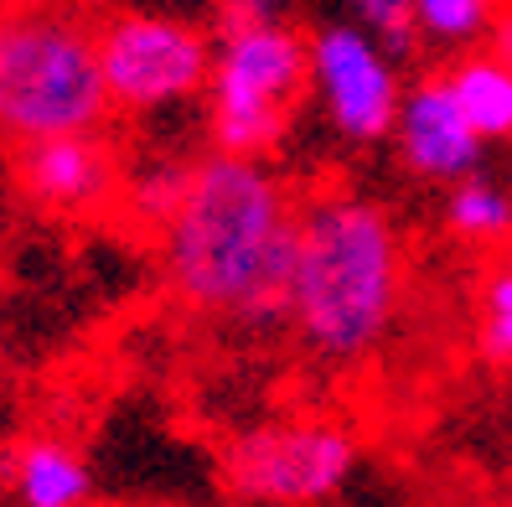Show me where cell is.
<instances>
[{
	"label": "cell",
	"instance_id": "5b68a950",
	"mask_svg": "<svg viewBox=\"0 0 512 507\" xmlns=\"http://www.w3.org/2000/svg\"><path fill=\"white\" fill-rule=\"evenodd\" d=\"M99 73L114 109L156 114L207 94L213 78V37L197 21L125 11L99 26Z\"/></svg>",
	"mask_w": 512,
	"mask_h": 507
},
{
	"label": "cell",
	"instance_id": "4fadbf2b",
	"mask_svg": "<svg viewBox=\"0 0 512 507\" xmlns=\"http://www.w3.org/2000/svg\"><path fill=\"white\" fill-rule=\"evenodd\" d=\"M409 6L419 37L445 52H466L471 42H481L497 16V0H409Z\"/></svg>",
	"mask_w": 512,
	"mask_h": 507
},
{
	"label": "cell",
	"instance_id": "8992f818",
	"mask_svg": "<svg viewBox=\"0 0 512 507\" xmlns=\"http://www.w3.org/2000/svg\"><path fill=\"white\" fill-rule=\"evenodd\" d=\"M357 440L326 420H285L238 435L223 456L228 487L264 507H316L347 487Z\"/></svg>",
	"mask_w": 512,
	"mask_h": 507
},
{
	"label": "cell",
	"instance_id": "9c48e42d",
	"mask_svg": "<svg viewBox=\"0 0 512 507\" xmlns=\"http://www.w3.org/2000/svg\"><path fill=\"white\" fill-rule=\"evenodd\" d=\"M16 182L26 187V197L42 207H99L114 187H119V161L99 140V130H78V135H47L21 145L16 161Z\"/></svg>",
	"mask_w": 512,
	"mask_h": 507
},
{
	"label": "cell",
	"instance_id": "ba28073f",
	"mask_svg": "<svg viewBox=\"0 0 512 507\" xmlns=\"http://www.w3.org/2000/svg\"><path fill=\"white\" fill-rule=\"evenodd\" d=\"M399 145V161L409 176L419 182H461V176L481 171V151H487V140L471 130V119L461 114L456 94H450L445 73L440 78H419L404 88L399 99V119H394V135Z\"/></svg>",
	"mask_w": 512,
	"mask_h": 507
},
{
	"label": "cell",
	"instance_id": "7c38bea8",
	"mask_svg": "<svg viewBox=\"0 0 512 507\" xmlns=\"http://www.w3.org/2000/svg\"><path fill=\"white\" fill-rule=\"evenodd\" d=\"M445 228L466 244H502L512 238V192L481 171L461 176L445 192Z\"/></svg>",
	"mask_w": 512,
	"mask_h": 507
},
{
	"label": "cell",
	"instance_id": "277c9868",
	"mask_svg": "<svg viewBox=\"0 0 512 507\" xmlns=\"http://www.w3.org/2000/svg\"><path fill=\"white\" fill-rule=\"evenodd\" d=\"M311 88L306 73V32L280 21H238L213 37V151L228 156H269L290 130L295 99Z\"/></svg>",
	"mask_w": 512,
	"mask_h": 507
},
{
	"label": "cell",
	"instance_id": "2e32d148",
	"mask_svg": "<svg viewBox=\"0 0 512 507\" xmlns=\"http://www.w3.org/2000/svg\"><path fill=\"white\" fill-rule=\"evenodd\" d=\"M290 0H218V26L238 21H280Z\"/></svg>",
	"mask_w": 512,
	"mask_h": 507
},
{
	"label": "cell",
	"instance_id": "3957f363",
	"mask_svg": "<svg viewBox=\"0 0 512 507\" xmlns=\"http://www.w3.org/2000/svg\"><path fill=\"white\" fill-rule=\"evenodd\" d=\"M109 109L88 11L73 0H0V140L99 130Z\"/></svg>",
	"mask_w": 512,
	"mask_h": 507
},
{
	"label": "cell",
	"instance_id": "e0dca14e",
	"mask_svg": "<svg viewBox=\"0 0 512 507\" xmlns=\"http://www.w3.org/2000/svg\"><path fill=\"white\" fill-rule=\"evenodd\" d=\"M481 342H487V357H497V363L512 368V311H487V332H481Z\"/></svg>",
	"mask_w": 512,
	"mask_h": 507
},
{
	"label": "cell",
	"instance_id": "7a4b0ae2",
	"mask_svg": "<svg viewBox=\"0 0 512 507\" xmlns=\"http://www.w3.org/2000/svg\"><path fill=\"white\" fill-rule=\"evenodd\" d=\"M404 306V233L363 192L300 202L285 321L321 363H363L383 347Z\"/></svg>",
	"mask_w": 512,
	"mask_h": 507
},
{
	"label": "cell",
	"instance_id": "30bf717a",
	"mask_svg": "<svg viewBox=\"0 0 512 507\" xmlns=\"http://www.w3.org/2000/svg\"><path fill=\"white\" fill-rule=\"evenodd\" d=\"M11 487L21 507H83L94 497V476L68 440L37 435L11 451Z\"/></svg>",
	"mask_w": 512,
	"mask_h": 507
},
{
	"label": "cell",
	"instance_id": "9a60e30c",
	"mask_svg": "<svg viewBox=\"0 0 512 507\" xmlns=\"http://www.w3.org/2000/svg\"><path fill=\"white\" fill-rule=\"evenodd\" d=\"M187 176H192V166H182V161L145 166L140 176H130V207H135L145 223H156V228H161V223L171 218V207L182 202Z\"/></svg>",
	"mask_w": 512,
	"mask_h": 507
},
{
	"label": "cell",
	"instance_id": "8fae6325",
	"mask_svg": "<svg viewBox=\"0 0 512 507\" xmlns=\"http://www.w3.org/2000/svg\"><path fill=\"white\" fill-rule=\"evenodd\" d=\"M450 94L481 140H512V68L492 52H461L456 68L445 73Z\"/></svg>",
	"mask_w": 512,
	"mask_h": 507
},
{
	"label": "cell",
	"instance_id": "ac0fdd59",
	"mask_svg": "<svg viewBox=\"0 0 512 507\" xmlns=\"http://www.w3.org/2000/svg\"><path fill=\"white\" fill-rule=\"evenodd\" d=\"M487 52L492 57H502V63L512 68V11H502V16H492V32H487Z\"/></svg>",
	"mask_w": 512,
	"mask_h": 507
},
{
	"label": "cell",
	"instance_id": "52a82bcc",
	"mask_svg": "<svg viewBox=\"0 0 512 507\" xmlns=\"http://www.w3.org/2000/svg\"><path fill=\"white\" fill-rule=\"evenodd\" d=\"M306 73H311V94L337 140L368 151V145H383L394 135L404 78H399V57L373 32H363L347 16L321 21L306 37Z\"/></svg>",
	"mask_w": 512,
	"mask_h": 507
},
{
	"label": "cell",
	"instance_id": "5bb4252c",
	"mask_svg": "<svg viewBox=\"0 0 512 507\" xmlns=\"http://www.w3.org/2000/svg\"><path fill=\"white\" fill-rule=\"evenodd\" d=\"M342 11H347V21L363 26V32H373L394 57H409L414 42H419L409 0H342Z\"/></svg>",
	"mask_w": 512,
	"mask_h": 507
},
{
	"label": "cell",
	"instance_id": "6da1fadb",
	"mask_svg": "<svg viewBox=\"0 0 512 507\" xmlns=\"http://www.w3.org/2000/svg\"><path fill=\"white\" fill-rule=\"evenodd\" d=\"M300 202L264 156L213 151L192 161L187 192L161 223L166 280L202 316L244 326L285 321Z\"/></svg>",
	"mask_w": 512,
	"mask_h": 507
}]
</instances>
